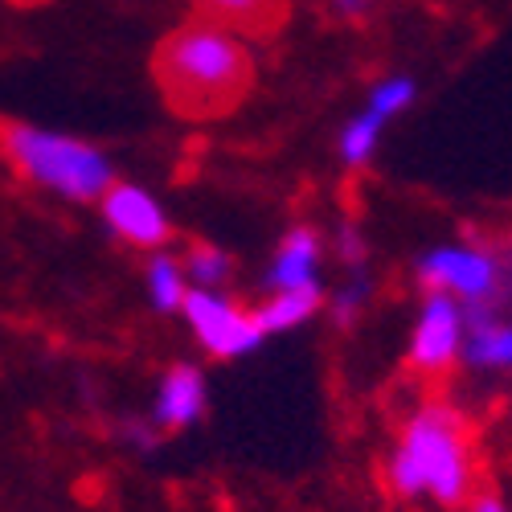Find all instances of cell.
Segmentation results:
<instances>
[{
	"instance_id": "obj_11",
	"label": "cell",
	"mask_w": 512,
	"mask_h": 512,
	"mask_svg": "<svg viewBox=\"0 0 512 512\" xmlns=\"http://www.w3.org/2000/svg\"><path fill=\"white\" fill-rule=\"evenodd\" d=\"M320 304V287L308 283V287H291V291H279L275 300H267L259 312H254V324H259V332H283V328H295L304 324Z\"/></svg>"
},
{
	"instance_id": "obj_4",
	"label": "cell",
	"mask_w": 512,
	"mask_h": 512,
	"mask_svg": "<svg viewBox=\"0 0 512 512\" xmlns=\"http://www.w3.org/2000/svg\"><path fill=\"white\" fill-rule=\"evenodd\" d=\"M422 279L435 291L451 295V300H472L484 304L500 287V267L488 250H472V246H443L435 254L422 259Z\"/></svg>"
},
{
	"instance_id": "obj_9",
	"label": "cell",
	"mask_w": 512,
	"mask_h": 512,
	"mask_svg": "<svg viewBox=\"0 0 512 512\" xmlns=\"http://www.w3.org/2000/svg\"><path fill=\"white\" fill-rule=\"evenodd\" d=\"M205 406V381L193 365H177L168 369L164 386H160V398H156V422L168 426V431H181L189 426Z\"/></svg>"
},
{
	"instance_id": "obj_5",
	"label": "cell",
	"mask_w": 512,
	"mask_h": 512,
	"mask_svg": "<svg viewBox=\"0 0 512 512\" xmlns=\"http://www.w3.org/2000/svg\"><path fill=\"white\" fill-rule=\"evenodd\" d=\"M181 308L213 357H242L263 340L254 316H242L234 304L218 300V295H209V291H185Z\"/></svg>"
},
{
	"instance_id": "obj_2",
	"label": "cell",
	"mask_w": 512,
	"mask_h": 512,
	"mask_svg": "<svg viewBox=\"0 0 512 512\" xmlns=\"http://www.w3.org/2000/svg\"><path fill=\"white\" fill-rule=\"evenodd\" d=\"M390 480L402 496L431 492L443 504L472 496V443L467 422L451 406H426L410 418L406 439L390 463Z\"/></svg>"
},
{
	"instance_id": "obj_8",
	"label": "cell",
	"mask_w": 512,
	"mask_h": 512,
	"mask_svg": "<svg viewBox=\"0 0 512 512\" xmlns=\"http://www.w3.org/2000/svg\"><path fill=\"white\" fill-rule=\"evenodd\" d=\"M209 25L246 37H271L287 21V0H197Z\"/></svg>"
},
{
	"instance_id": "obj_10",
	"label": "cell",
	"mask_w": 512,
	"mask_h": 512,
	"mask_svg": "<svg viewBox=\"0 0 512 512\" xmlns=\"http://www.w3.org/2000/svg\"><path fill=\"white\" fill-rule=\"evenodd\" d=\"M316 234L312 230H291L279 259L271 267V287L279 291H291V287H308L312 275H316Z\"/></svg>"
},
{
	"instance_id": "obj_20",
	"label": "cell",
	"mask_w": 512,
	"mask_h": 512,
	"mask_svg": "<svg viewBox=\"0 0 512 512\" xmlns=\"http://www.w3.org/2000/svg\"><path fill=\"white\" fill-rule=\"evenodd\" d=\"M476 512H504V504H500L496 496H484V500L476 504Z\"/></svg>"
},
{
	"instance_id": "obj_6",
	"label": "cell",
	"mask_w": 512,
	"mask_h": 512,
	"mask_svg": "<svg viewBox=\"0 0 512 512\" xmlns=\"http://www.w3.org/2000/svg\"><path fill=\"white\" fill-rule=\"evenodd\" d=\"M463 345V316L459 304L443 291H431V300L422 308V320L414 328L410 345V365L422 373H443Z\"/></svg>"
},
{
	"instance_id": "obj_1",
	"label": "cell",
	"mask_w": 512,
	"mask_h": 512,
	"mask_svg": "<svg viewBox=\"0 0 512 512\" xmlns=\"http://www.w3.org/2000/svg\"><path fill=\"white\" fill-rule=\"evenodd\" d=\"M164 103L185 119H218L230 115L254 82V62L246 46L209 21L181 25L160 41L152 58Z\"/></svg>"
},
{
	"instance_id": "obj_13",
	"label": "cell",
	"mask_w": 512,
	"mask_h": 512,
	"mask_svg": "<svg viewBox=\"0 0 512 512\" xmlns=\"http://www.w3.org/2000/svg\"><path fill=\"white\" fill-rule=\"evenodd\" d=\"M148 287H152V304L160 312H177L185 304V275L173 259H156L148 271Z\"/></svg>"
},
{
	"instance_id": "obj_16",
	"label": "cell",
	"mask_w": 512,
	"mask_h": 512,
	"mask_svg": "<svg viewBox=\"0 0 512 512\" xmlns=\"http://www.w3.org/2000/svg\"><path fill=\"white\" fill-rule=\"evenodd\" d=\"M185 271L197 279V283H222L230 275V259L222 250H213V246H193L189 250V259H185Z\"/></svg>"
},
{
	"instance_id": "obj_12",
	"label": "cell",
	"mask_w": 512,
	"mask_h": 512,
	"mask_svg": "<svg viewBox=\"0 0 512 512\" xmlns=\"http://www.w3.org/2000/svg\"><path fill=\"white\" fill-rule=\"evenodd\" d=\"M467 357L476 365H512V324H496L488 312H480L472 324Z\"/></svg>"
},
{
	"instance_id": "obj_18",
	"label": "cell",
	"mask_w": 512,
	"mask_h": 512,
	"mask_svg": "<svg viewBox=\"0 0 512 512\" xmlns=\"http://www.w3.org/2000/svg\"><path fill=\"white\" fill-rule=\"evenodd\" d=\"M332 9H336L340 17H361V13L369 9V0H332Z\"/></svg>"
},
{
	"instance_id": "obj_19",
	"label": "cell",
	"mask_w": 512,
	"mask_h": 512,
	"mask_svg": "<svg viewBox=\"0 0 512 512\" xmlns=\"http://www.w3.org/2000/svg\"><path fill=\"white\" fill-rule=\"evenodd\" d=\"M340 250H345V259H349V263H361V259H365V246H361V238H357L353 230L345 234V246H340Z\"/></svg>"
},
{
	"instance_id": "obj_7",
	"label": "cell",
	"mask_w": 512,
	"mask_h": 512,
	"mask_svg": "<svg viewBox=\"0 0 512 512\" xmlns=\"http://www.w3.org/2000/svg\"><path fill=\"white\" fill-rule=\"evenodd\" d=\"M103 218L115 234H123L136 246H160L168 242V218L164 209L136 185H111L103 193Z\"/></svg>"
},
{
	"instance_id": "obj_14",
	"label": "cell",
	"mask_w": 512,
	"mask_h": 512,
	"mask_svg": "<svg viewBox=\"0 0 512 512\" xmlns=\"http://www.w3.org/2000/svg\"><path fill=\"white\" fill-rule=\"evenodd\" d=\"M381 123L386 119H377L373 111L357 115L349 127H345V136H340V156H345L349 164H365L377 148V136H381Z\"/></svg>"
},
{
	"instance_id": "obj_17",
	"label": "cell",
	"mask_w": 512,
	"mask_h": 512,
	"mask_svg": "<svg viewBox=\"0 0 512 512\" xmlns=\"http://www.w3.org/2000/svg\"><path fill=\"white\" fill-rule=\"evenodd\" d=\"M361 295H365V287L357 283V287H349L345 295H336V320H349L353 312H357V304H361Z\"/></svg>"
},
{
	"instance_id": "obj_15",
	"label": "cell",
	"mask_w": 512,
	"mask_h": 512,
	"mask_svg": "<svg viewBox=\"0 0 512 512\" xmlns=\"http://www.w3.org/2000/svg\"><path fill=\"white\" fill-rule=\"evenodd\" d=\"M410 99H414V82H410V78H386V82H381V87L369 95V111H373L377 119H390V115L406 111Z\"/></svg>"
},
{
	"instance_id": "obj_3",
	"label": "cell",
	"mask_w": 512,
	"mask_h": 512,
	"mask_svg": "<svg viewBox=\"0 0 512 512\" xmlns=\"http://www.w3.org/2000/svg\"><path fill=\"white\" fill-rule=\"evenodd\" d=\"M0 152H5L29 181L46 185L62 197L91 201L111 189V164L82 140L0 119Z\"/></svg>"
}]
</instances>
